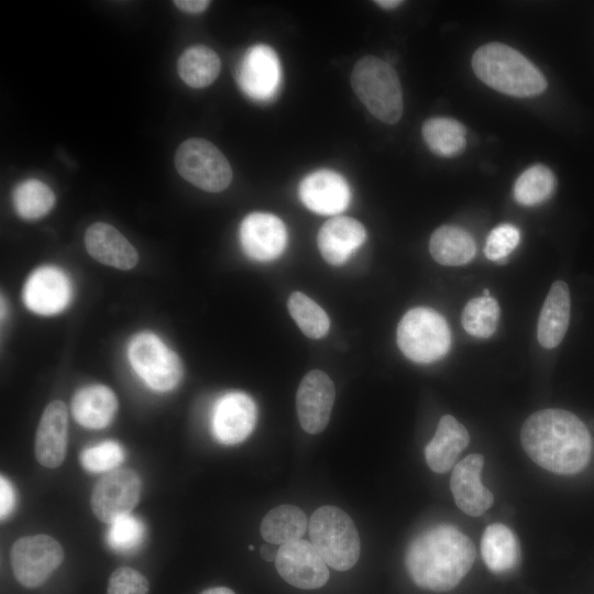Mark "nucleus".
I'll return each mask as SVG.
<instances>
[{"label":"nucleus","instance_id":"nucleus-21","mask_svg":"<svg viewBox=\"0 0 594 594\" xmlns=\"http://www.w3.org/2000/svg\"><path fill=\"white\" fill-rule=\"evenodd\" d=\"M84 240L87 252L99 263L119 270H131L138 264L136 250L109 223L96 222L89 226Z\"/></svg>","mask_w":594,"mask_h":594},{"label":"nucleus","instance_id":"nucleus-43","mask_svg":"<svg viewBox=\"0 0 594 594\" xmlns=\"http://www.w3.org/2000/svg\"><path fill=\"white\" fill-rule=\"evenodd\" d=\"M249 549H250V550H253V549H254V546H249Z\"/></svg>","mask_w":594,"mask_h":594},{"label":"nucleus","instance_id":"nucleus-9","mask_svg":"<svg viewBox=\"0 0 594 594\" xmlns=\"http://www.w3.org/2000/svg\"><path fill=\"white\" fill-rule=\"evenodd\" d=\"M63 560L62 546L47 535L22 537L11 549L13 574L20 584L30 588L46 582Z\"/></svg>","mask_w":594,"mask_h":594},{"label":"nucleus","instance_id":"nucleus-11","mask_svg":"<svg viewBox=\"0 0 594 594\" xmlns=\"http://www.w3.org/2000/svg\"><path fill=\"white\" fill-rule=\"evenodd\" d=\"M275 566L287 583L302 590L319 588L329 579L327 563L314 544L304 539L282 544Z\"/></svg>","mask_w":594,"mask_h":594},{"label":"nucleus","instance_id":"nucleus-3","mask_svg":"<svg viewBox=\"0 0 594 594\" xmlns=\"http://www.w3.org/2000/svg\"><path fill=\"white\" fill-rule=\"evenodd\" d=\"M472 68L488 87L514 97H532L547 88L542 73L521 53L503 43L479 47Z\"/></svg>","mask_w":594,"mask_h":594},{"label":"nucleus","instance_id":"nucleus-31","mask_svg":"<svg viewBox=\"0 0 594 594\" xmlns=\"http://www.w3.org/2000/svg\"><path fill=\"white\" fill-rule=\"evenodd\" d=\"M12 201L18 215L26 220H36L51 211L55 204L53 190L43 182L28 179L13 190Z\"/></svg>","mask_w":594,"mask_h":594},{"label":"nucleus","instance_id":"nucleus-26","mask_svg":"<svg viewBox=\"0 0 594 594\" xmlns=\"http://www.w3.org/2000/svg\"><path fill=\"white\" fill-rule=\"evenodd\" d=\"M482 558L494 573L514 569L519 561V546L513 531L502 525L488 526L481 539Z\"/></svg>","mask_w":594,"mask_h":594},{"label":"nucleus","instance_id":"nucleus-16","mask_svg":"<svg viewBox=\"0 0 594 594\" xmlns=\"http://www.w3.org/2000/svg\"><path fill=\"white\" fill-rule=\"evenodd\" d=\"M298 194L309 210L326 216L342 212L351 199L345 178L330 169H319L308 174L301 180Z\"/></svg>","mask_w":594,"mask_h":594},{"label":"nucleus","instance_id":"nucleus-1","mask_svg":"<svg viewBox=\"0 0 594 594\" xmlns=\"http://www.w3.org/2000/svg\"><path fill=\"white\" fill-rule=\"evenodd\" d=\"M520 441L531 460L558 474H575L588 463L592 439L584 422L563 409H542L530 415Z\"/></svg>","mask_w":594,"mask_h":594},{"label":"nucleus","instance_id":"nucleus-39","mask_svg":"<svg viewBox=\"0 0 594 594\" xmlns=\"http://www.w3.org/2000/svg\"><path fill=\"white\" fill-rule=\"evenodd\" d=\"M179 10L186 13H201L211 3L208 0H175L173 2Z\"/></svg>","mask_w":594,"mask_h":594},{"label":"nucleus","instance_id":"nucleus-14","mask_svg":"<svg viewBox=\"0 0 594 594\" xmlns=\"http://www.w3.org/2000/svg\"><path fill=\"white\" fill-rule=\"evenodd\" d=\"M241 89L255 100H268L277 91L280 80L279 61L274 50L258 44L250 47L238 68Z\"/></svg>","mask_w":594,"mask_h":594},{"label":"nucleus","instance_id":"nucleus-33","mask_svg":"<svg viewBox=\"0 0 594 594\" xmlns=\"http://www.w3.org/2000/svg\"><path fill=\"white\" fill-rule=\"evenodd\" d=\"M287 307L290 316L310 339L324 337L330 328V320L326 311L311 298L300 292L290 294Z\"/></svg>","mask_w":594,"mask_h":594},{"label":"nucleus","instance_id":"nucleus-38","mask_svg":"<svg viewBox=\"0 0 594 594\" xmlns=\"http://www.w3.org/2000/svg\"><path fill=\"white\" fill-rule=\"evenodd\" d=\"M14 491L10 482L1 475L0 477V516L3 519L13 508Z\"/></svg>","mask_w":594,"mask_h":594},{"label":"nucleus","instance_id":"nucleus-13","mask_svg":"<svg viewBox=\"0 0 594 594\" xmlns=\"http://www.w3.org/2000/svg\"><path fill=\"white\" fill-rule=\"evenodd\" d=\"M240 240L250 258L268 262L284 252L287 231L278 217L266 212H252L241 223Z\"/></svg>","mask_w":594,"mask_h":594},{"label":"nucleus","instance_id":"nucleus-4","mask_svg":"<svg viewBox=\"0 0 594 594\" xmlns=\"http://www.w3.org/2000/svg\"><path fill=\"white\" fill-rule=\"evenodd\" d=\"M351 86L366 109L380 121L395 124L403 114V91L396 70L372 55L356 62Z\"/></svg>","mask_w":594,"mask_h":594},{"label":"nucleus","instance_id":"nucleus-10","mask_svg":"<svg viewBox=\"0 0 594 594\" xmlns=\"http://www.w3.org/2000/svg\"><path fill=\"white\" fill-rule=\"evenodd\" d=\"M142 482L131 469H116L103 475L91 493V509L96 517L107 524L130 515L139 503Z\"/></svg>","mask_w":594,"mask_h":594},{"label":"nucleus","instance_id":"nucleus-22","mask_svg":"<svg viewBox=\"0 0 594 594\" xmlns=\"http://www.w3.org/2000/svg\"><path fill=\"white\" fill-rule=\"evenodd\" d=\"M469 441V432L462 424L453 416H442L433 438L425 449L428 466L436 473L449 471Z\"/></svg>","mask_w":594,"mask_h":594},{"label":"nucleus","instance_id":"nucleus-25","mask_svg":"<svg viewBox=\"0 0 594 594\" xmlns=\"http://www.w3.org/2000/svg\"><path fill=\"white\" fill-rule=\"evenodd\" d=\"M429 251L437 263L444 266H460L472 261L476 254V244L464 229L442 226L431 234Z\"/></svg>","mask_w":594,"mask_h":594},{"label":"nucleus","instance_id":"nucleus-34","mask_svg":"<svg viewBox=\"0 0 594 594\" xmlns=\"http://www.w3.org/2000/svg\"><path fill=\"white\" fill-rule=\"evenodd\" d=\"M80 463L89 472L100 473L116 470L124 460V451L116 441H105L85 449Z\"/></svg>","mask_w":594,"mask_h":594},{"label":"nucleus","instance_id":"nucleus-20","mask_svg":"<svg viewBox=\"0 0 594 594\" xmlns=\"http://www.w3.org/2000/svg\"><path fill=\"white\" fill-rule=\"evenodd\" d=\"M366 239L363 224L354 218L336 216L327 220L317 235L322 257L331 265L344 264Z\"/></svg>","mask_w":594,"mask_h":594},{"label":"nucleus","instance_id":"nucleus-37","mask_svg":"<svg viewBox=\"0 0 594 594\" xmlns=\"http://www.w3.org/2000/svg\"><path fill=\"white\" fill-rule=\"evenodd\" d=\"M147 579L139 571L121 566L111 574L107 594H147Z\"/></svg>","mask_w":594,"mask_h":594},{"label":"nucleus","instance_id":"nucleus-29","mask_svg":"<svg viewBox=\"0 0 594 594\" xmlns=\"http://www.w3.org/2000/svg\"><path fill=\"white\" fill-rule=\"evenodd\" d=\"M421 133L430 151L439 156L453 157L465 148V128L452 118H430L422 124Z\"/></svg>","mask_w":594,"mask_h":594},{"label":"nucleus","instance_id":"nucleus-30","mask_svg":"<svg viewBox=\"0 0 594 594\" xmlns=\"http://www.w3.org/2000/svg\"><path fill=\"white\" fill-rule=\"evenodd\" d=\"M499 306L488 289L480 297L470 299L463 308L461 322L463 329L476 338H490L496 330Z\"/></svg>","mask_w":594,"mask_h":594},{"label":"nucleus","instance_id":"nucleus-28","mask_svg":"<svg viewBox=\"0 0 594 594\" xmlns=\"http://www.w3.org/2000/svg\"><path fill=\"white\" fill-rule=\"evenodd\" d=\"M307 517L293 505H280L270 510L261 522L263 539L273 544H284L298 539L306 532Z\"/></svg>","mask_w":594,"mask_h":594},{"label":"nucleus","instance_id":"nucleus-41","mask_svg":"<svg viewBox=\"0 0 594 594\" xmlns=\"http://www.w3.org/2000/svg\"><path fill=\"white\" fill-rule=\"evenodd\" d=\"M375 3L383 9H394L403 3L399 0H376Z\"/></svg>","mask_w":594,"mask_h":594},{"label":"nucleus","instance_id":"nucleus-6","mask_svg":"<svg viewBox=\"0 0 594 594\" xmlns=\"http://www.w3.org/2000/svg\"><path fill=\"white\" fill-rule=\"evenodd\" d=\"M397 344L409 360L431 363L448 353L451 333L446 319L439 312L427 307H416L400 319Z\"/></svg>","mask_w":594,"mask_h":594},{"label":"nucleus","instance_id":"nucleus-40","mask_svg":"<svg viewBox=\"0 0 594 594\" xmlns=\"http://www.w3.org/2000/svg\"><path fill=\"white\" fill-rule=\"evenodd\" d=\"M268 543V542H267ZM276 544L268 543L261 548V556L266 561H275L278 548H275Z\"/></svg>","mask_w":594,"mask_h":594},{"label":"nucleus","instance_id":"nucleus-36","mask_svg":"<svg viewBox=\"0 0 594 594\" xmlns=\"http://www.w3.org/2000/svg\"><path fill=\"white\" fill-rule=\"evenodd\" d=\"M519 240L518 228L509 223L499 224L488 234L484 253L491 261H504L517 248Z\"/></svg>","mask_w":594,"mask_h":594},{"label":"nucleus","instance_id":"nucleus-23","mask_svg":"<svg viewBox=\"0 0 594 594\" xmlns=\"http://www.w3.org/2000/svg\"><path fill=\"white\" fill-rule=\"evenodd\" d=\"M570 312L569 287L564 282L557 280L547 295L538 319L537 337L543 348L553 349L562 341L569 327Z\"/></svg>","mask_w":594,"mask_h":594},{"label":"nucleus","instance_id":"nucleus-18","mask_svg":"<svg viewBox=\"0 0 594 594\" xmlns=\"http://www.w3.org/2000/svg\"><path fill=\"white\" fill-rule=\"evenodd\" d=\"M484 458L469 454L454 465L450 488L457 506L465 514L477 517L493 505V494L482 484Z\"/></svg>","mask_w":594,"mask_h":594},{"label":"nucleus","instance_id":"nucleus-42","mask_svg":"<svg viewBox=\"0 0 594 594\" xmlns=\"http://www.w3.org/2000/svg\"><path fill=\"white\" fill-rule=\"evenodd\" d=\"M200 594H235L232 590L223 586L210 587L202 591Z\"/></svg>","mask_w":594,"mask_h":594},{"label":"nucleus","instance_id":"nucleus-24","mask_svg":"<svg viewBox=\"0 0 594 594\" xmlns=\"http://www.w3.org/2000/svg\"><path fill=\"white\" fill-rule=\"evenodd\" d=\"M118 409L114 393L105 385H90L79 389L72 399L74 419L82 427H107Z\"/></svg>","mask_w":594,"mask_h":594},{"label":"nucleus","instance_id":"nucleus-27","mask_svg":"<svg viewBox=\"0 0 594 594\" xmlns=\"http://www.w3.org/2000/svg\"><path fill=\"white\" fill-rule=\"evenodd\" d=\"M221 62L218 54L205 45L186 48L177 61L182 80L191 88H205L218 77Z\"/></svg>","mask_w":594,"mask_h":594},{"label":"nucleus","instance_id":"nucleus-5","mask_svg":"<svg viewBox=\"0 0 594 594\" xmlns=\"http://www.w3.org/2000/svg\"><path fill=\"white\" fill-rule=\"evenodd\" d=\"M311 543L332 569L346 571L360 557V539L351 517L336 506H322L309 520Z\"/></svg>","mask_w":594,"mask_h":594},{"label":"nucleus","instance_id":"nucleus-7","mask_svg":"<svg viewBox=\"0 0 594 594\" xmlns=\"http://www.w3.org/2000/svg\"><path fill=\"white\" fill-rule=\"evenodd\" d=\"M178 174L194 186L209 193L224 190L232 180V168L223 153L211 142L190 138L176 150Z\"/></svg>","mask_w":594,"mask_h":594},{"label":"nucleus","instance_id":"nucleus-32","mask_svg":"<svg viewBox=\"0 0 594 594\" xmlns=\"http://www.w3.org/2000/svg\"><path fill=\"white\" fill-rule=\"evenodd\" d=\"M556 186V177L547 166L534 165L517 178L514 197L522 206H536L550 198Z\"/></svg>","mask_w":594,"mask_h":594},{"label":"nucleus","instance_id":"nucleus-2","mask_svg":"<svg viewBox=\"0 0 594 594\" xmlns=\"http://www.w3.org/2000/svg\"><path fill=\"white\" fill-rule=\"evenodd\" d=\"M474 559L475 549L468 536L451 525H439L413 540L405 564L419 587L447 592L466 575Z\"/></svg>","mask_w":594,"mask_h":594},{"label":"nucleus","instance_id":"nucleus-15","mask_svg":"<svg viewBox=\"0 0 594 594\" xmlns=\"http://www.w3.org/2000/svg\"><path fill=\"white\" fill-rule=\"evenodd\" d=\"M22 296L30 310L40 315H54L68 305L72 285L62 270L43 266L29 276Z\"/></svg>","mask_w":594,"mask_h":594},{"label":"nucleus","instance_id":"nucleus-12","mask_svg":"<svg viewBox=\"0 0 594 594\" xmlns=\"http://www.w3.org/2000/svg\"><path fill=\"white\" fill-rule=\"evenodd\" d=\"M336 397V388L327 373L308 372L296 394V409L301 428L311 435L321 432L328 425Z\"/></svg>","mask_w":594,"mask_h":594},{"label":"nucleus","instance_id":"nucleus-19","mask_svg":"<svg viewBox=\"0 0 594 594\" xmlns=\"http://www.w3.org/2000/svg\"><path fill=\"white\" fill-rule=\"evenodd\" d=\"M68 415L62 400L50 403L44 409L35 435L34 451L37 462L48 469L59 466L67 450Z\"/></svg>","mask_w":594,"mask_h":594},{"label":"nucleus","instance_id":"nucleus-17","mask_svg":"<svg viewBox=\"0 0 594 594\" xmlns=\"http://www.w3.org/2000/svg\"><path fill=\"white\" fill-rule=\"evenodd\" d=\"M256 421V406L253 399L241 392L221 396L213 409L212 430L218 441L235 444L252 432Z\"/></svg>","mask_w":594,"mask_h":594},{"label":"nucleus","instance_id":"nucleus-35","mask_svg":"<svg viewBox=\"0 0 594 594\" xmlns=\"http://www.w3.org/2000/svg\"><path fill=\"white\" fill-rule=\"evenodd\" d=\"M144 532V526L140 519L125 515L110 524L108 542L116 550L128 551L142 542Z\"/></svg>","mask_w":594,"mask_h":594},{"label":"nucleus","instance_id":"nucleus-8","mask_svg":"<svg viewBox=\"0 0 594 594\" xmlns=\"http://www.w3.org/2000/svg\"><path fill=\"white\" fill-rule=\"evenodd\" d=\"M128 356L133 370L153 389L170 391L182 380L183 366L178 355L151 332H141L132 338Z\"/></svg>","mask_w":594,"mask_h":594}]
</instances>
